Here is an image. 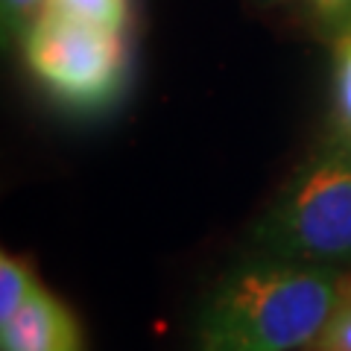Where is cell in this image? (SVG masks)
I'll return each mask as SVG.
<instances>
[{
	"instance_id": "cell-8",
	"label": "cell",
	"mask_w": 351,
	"mask_h": 351,
	"mask_svg": "<svg viewBox=\"0 0 351 351\" xmlns=\"http://www.w3.org/2000/svg\"><path fill=\"white\" fill-rule=\"evenodd\" d=\"M334 112L343 138L351 141V27L339 32L334 47Z\"/></svg>"
},
{
	"instance_id": "cell-4",
	"label": "cell",
	"mask_w": 351,
	"mask_h": 351,
	"mask_svg": "<svg viewBox=\"0 0 351 351\" xmlns=\"http://www.w3.org/2000/svg\"><path fill=\"white\" fill-rule=\"evenodd\" d=\"M0 351H85V339L71 307L36 287L12 319L0 325Z\"/></svg>"
},
{
	"instance_id": "cell-7",
	"label": "cell",
	"mask_w": 351,
	"mask_h": 351,
	"mask_svg": "<svg viewBox=\"0 0 351 351\" xmlns=\"http://www.w3.org/2000/svg\"><path fill=\"white\" fill-rule=\"evenodd\" d=\"M47 9H59L117 32L129 24V0H47Z\"/></svg>"
},
{
	"instance_id": "cell-6",
	"label": "cell",
	"mask_w": 351,
	"mask_h": 351,
	"mask_svg": "<svg viewBox=\"0 0 351 351\" xmlns=\"http://www.w3.org/2000/svg\"><path fill=\"white\" fill-rule=\"evenodd\" d=\"M307 348L316 351H351V276H339L337 295L331 313L322 325V331Z\"/></svg>"
},
{
	"instance_id": "cell-3",
	"label": "cell",
	"mask_w": 351,
	"mask_h": 351,
	"mask_svg": "<svg viewBox=\"0 0 351 351\" xmlns=\"http://www.w3.org/2000/svg\"><path fill=\"white\" fill-rule=\"evenodd\" d=\"M24 59L44 91L76 114L108 112L129 85L123 32L59 9H44L32 24L24 38Z\"/></svg>"
},
{
	"instance_id": "cell-5",
	"label": "cell",
	"mask_w": 351,
	"mask_h": 351,
	"mask_svg": "<svg viewBox=\"0 0 351 351\" xmlns=\"http://www.w3.org/2000/svg\"><path fill=\"white\" fill-rule=\"evenodd\" d=\"M36 287L38 281L29 263L24 258L3 252V258H0V325L12 319Z\"/></svg>"
},
{
	"instance_id": "cell-9",
	"label": "cell",
	"mask_w": 351,
	"mask_h": 351,
	"mask_svg": "<svg viewBox=\"0 0 351 351\" xmlns=\"http://www.w3.org/2000/svg\"><path fill=\"white\" fill-rule=\"evenodd\" d=\"M47 9V0H3V27L9 36L24 41L32 24Z\"/></svg>"
},
{
	"instance_id": "cell-1",
	"label": "cell",
	"mask_w": 351,
	"mask_h": 351,
	"mask_svg": "<svg viewBox=\"0 0 351 351\" xmlns=\"http://www.w3.org/2000/svg\"><path fill=\"white\" fill-rule=\"evenodd\" d=\"M337 267L258 252L234 263L205 299L196 351H293L311 346L331 313Z\"/></svg>"
},
{
	"instance_id": "cell-11",
	"label": "cell",
	"mask_w": 351,
	"mask_h": 351,
	"mask_svg": "<svg viewBox=\"0 0 351 351\" xmlns=\"http://www.w3.org/2000/svg\"><path fill=\"white\" fill-rule=\"evenodd\" d=\"M307 351H316V348H307Z\"/></svg>"
},
{
	"instance_id": "cell-10",
	"label": "cell",
	"mask_w": 351,
	"mask_h": 351,
	"mask_svg": "<svg viewBox=\"0 0 351 351\" xmlns=\"http://www.w3.org/2000/svg\"><path fill=\"white\" fill-rule=\"evenodd\" d=\"M313 15L322 21V27L331 32H343L351 27V0H307Z\"/></svg>"
},
{
	"instance_id": "cell-2",
	"label": "cell",
	"mask_w": 351,
	"mask_h": 351,
	"mask_svg": "<svg viewBox=\"0 0 351 351\" xmlns=\"http://www.w3.org/2000/svg\"><path fill=\"white\" fill-rule=\"evenodd\" d=\"M258 252L304 263L351 261V141L313 152L255 228Z\"/></svg>"
}]
</instances>
